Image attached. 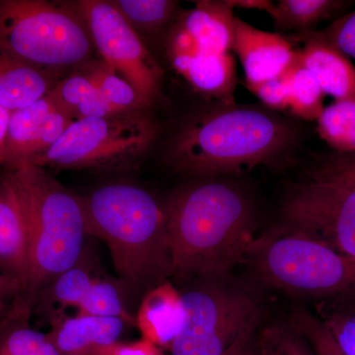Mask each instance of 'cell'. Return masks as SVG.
<instances>
[{
  "instance_id": "6da1fadb",
  "label": "cell",
  "mask_w": 355,
  "mask_h": 355,
  "mask_svg": "<svg viewBox=\"0 0 355 355\" xmlns=\"http://www.w3.org/2000/svg\"><path fill=\"white\" fill-rule=\"evenodd\" d=\"M179 282L226 277L254 240L252 203L237 187L210 181L177 191L163 205Z\"/></svg>"
},
{
  "instance_id": "7a4b0ae2",
  "label": "cell",
  "mask_w": 355,
  "mask_h": 355,
  "mask_svg": "<svg viewBox=\"0 0 355 355\" xmlns=\"http://www.w3.org/2000/svg\"><path fill=\"white\" fill-rule=\"evenodd\" d=\"M80 198L88 235L109 248L125 286L146 293L173 277L164 207L149 191L109 184Z\"/></svg>"
},
{
  "instance_id": "3957f363",
  "label": "cell",
  "mask_w": 355,
  "mask_h": 355,
  "mask_svg": "<svg viewBox=\"0 0 355 355\" xmlns=\"http://www.w3.org/2000/svg\"><path fill=\"white\" fill-rule=\"evenodd\" d=\"M284 121L253 108H229L202 116L175 139L170 159L195 175L249 171L268 162L291 144Z\"/></svg>"
},
{
  "instance_id": "277c9868",
  "label": "cell",
  "mask_w": 355,
  "mask_h": 355,
  "mask_svg": "<svg viewBox=\"0 0 355 355\" xmlns=\"http://www.w3.org/2000/svg\"><path fill=\"white\" fill-rule=\"evenodd\" d=\"M24 197L30 229V277L24 293L37 297L84 253L88 235L83 203L44 168L31 163L9 168Z\"/></svg>"
},
{
  "instance_id": "5b68a950",
  "label": "cell",
  "mask_w": 355,
  "mask_h": 355,
  "mask_svg": "<svg viewBox=\"0 0 355 355\" xmlns=\"http://www.w3.org/2000/svg\"><path fill=\"white\" fill-rule=\"evenodd\" d=\"M246 260L266 286L321 301L355 299V261L286 224L254 238Z\"/></svg>"
},
{
  "instance_id": "8992f818",
  "label": "cell",
  "mask_w": 355,
  "mask_h": 355,
  "mask_svg": "<svg viewBox=\"0 0 355 355\" xmlns=\"http://www.w3.org/2000/svg\"><path fill=\"white\" fill-rule=\"evenodd\" d=\"M94 48L77 4L0 0V51L58 73L87 64Z\"/></svg>"
},
{
  "instance_id": "52a82bcc",
  "label": "cell",
  "mask_w": 355,
  "mask_h": 355,
  "mask_svg": "<svg viewBox=\"0 0 355 355\" xmlns=\"http://www.w3.org/2000/svg\"><path fill=\"white\" fill-rule=\"evenodd\" d=\"M224 279H193L179 291L187 320L170 355H223L240 336L259 330L263 314L259 299Z\"/></svg>"
},
{
  "instance_id": "ba28073f",
  "label": "cell",
  "mask_w": 355,
  "mask_h": 355,
  "mask_svg": "<svg viewBox=\"0 0 355 355\" xmlns=\"http://www.w3.org/2000/svg\"><path fill=\"white\" fill-rule=\"evenodd\" d=\"M156 132L153 121L139 112L78 119L31 164L44 169H120L132 165L150 148Z\"/></svg>"
},
{
  "instance_id": "9c48e42d",
  "label": "cell",
  "mask_w": 355,
  "mask_h": 355,
  "mask_svg": "<svg viewBox=\"0 0 355 355\" xmlns=\"http://www.w3.org/2000/svg\"><path fill=\"white\" fill-rule=\"evenodd\" d=\"M284 224L355 261V181L321 169L284 203Z\"/></svg>"
},
{
  "instance_id": "30bf717a",
  "label": "cell",
  "mask_w": 355,
  "mask_h": 355,
  "mask_svg": "<svg viewBox=\"0 0 355 355\" xmlns=\"http://www.w3.org/2000/svg\"><path fill=\"white\" fill-rule=\"evenodd\" d=\"M77 6L103 62L132 86L142 108L149 107L160 90L164 71L137 30L112 1L83 0Z\"/></svg>"
},
{
  "instance_id": "8fae6325",
  "label": "cell",
  "mask_w": 355,
  "mask_h": 355,
  "mask_svg": "<svg viewBox=\"0 0 355 355\" xmlns=\"http://www.w3.org/2000/svg\"><path fill=\"white\" fill-rule=\"evenodd\" d=\"M91 272L80 258L76 266L46 286L37 300L41 299L44 306L58 303L62 307L77 308L78 314L121 318L135 324V318L128 311L120 287Z\"/></svg>"
},
{
  "instance_id": "7c38bea8",
  "label": "cell",
  "mask_w": 355,
  "mask_h": 355,
  "mask_svg": "<svg viewBox=\"0 0 355 355\" xmlns=\"http://www.w3.org/2000/svg\"><path fill=\"white\" fill-rule=\"evenodd\" d=\"M0 272L27 289L30 229L24 197L11 170L0 177Z\"/></svg>"
},
{
  "instance_id": "4fadbf2b",
  "label": "cell",
  "mask_w": 355,
  "mask_h": 355,
  "mask_svg": "<svg viewBox=\"0 0 355 355\" xmlns=\"http://www.w3.org/2000/svg\"><path fill=\"white\" fill-rule=\"evenodd\" d=\"M232 49L241 60L247 87L279 76L296 51L284 37L261 31L236 16Z\"/></svg>"
},
{
  "instance_id": "5bb4252c",
  "label": "cell",
  "mask_w": 355,
  "mask_h": 355,
  "mask_svg": "<svg viewBox=\"0 0 355 355\" xmlns=\"http://www.w3.org/2000/svg\"><path fill=\"white\" fill-rule=\"evenodd\" d=\"M128 324L116 317L51 315L48 336L60 355H109Z\"/></svg>"
},
{
  "instance_id": "9a60e30c",
  "label": "cell",
  "mask_w": 355,
  "mask_h": 355,
  "mask_svg": "<svg viewBox=\"0 0 355 355\" xmlns=\"http://www.w3.org/2000/svg\"><path fill=\"white\" fill-rule=\"evenodd\" d=\"M183 299L172 284L166 282L147 291L140 303L135 324L142 338L169 350L186 324Z\"/></svg>"
},
{
  "instance_id": "2e32d148",
  "label": "cell",
  "mask_w": 355,
  "mask_h": 355,
  "mask_svg": "<svg viewBox=\"0 0 355 355\" xmlns=\"http://www.w3.org/2000/svg\"><path fill=\"white\" fill-rule=\"evenodd\" d=\"M304 35L299 57L324 94L333 96L336 101L355 99V67L349 58L316 32Z\"/></svg>"
},
{
  "instance_id": "e0dca14e",
  "label": "cell",
  "mask_w": 355,
  "mask_h": 355,
  "mask_svg": "<svg viewBox=\"0 0 355 355\" xmlns=\"http://www.w3.org/2000/svg\"><path fill=\"white\" fill-rule=\"evenodd\" d=\"M57 74L0 51V106L13 112L38 101L58 83Z\"/></svg>"
},
{
  "instance_id": "ac0fdd59",
  "label": "cell",
  "mask_w": 355,
  "mask_h": 355,
  "mask_svg": "<svg viewBox=\"0 0 355 355\" xmlns=\"http://www.w3.org/2000/svg\"><path fill=\"white\" fill-rule=\"evenodd\" d=\"M228 0H203L180 21L190 34L198 51L205 53H230L233 46L234 19Z\"/></svg>"
},
{
  "instance_id": "d6986e66",
  "label": "cell",
  "mask_w": 355,
  "mask_h": 355,
  "mask_svg": "<svg viewBox=\"0 0 355 355\" xmlns=\"http://www.w3.org/2000/svg\"><path fill=\"white\" fill-rule=\"evenodd\" d=\"M36 302L20 294L0 319V355H60L48 334L33 328Z\"/></svg>"
},
{
  "instance_id": "ffe728a7",
  "label": "cell",
  "mask_w": 355,
  "mask_h": 355,
  "mask_svg": "<svg viewBox=\"0 0 355 355\" xmlns=\"http://www.w3.org/2000/svg\"><path fill=\"white\" fill-rule=\"evenodd\" d=\"M174 69L198 92L217 98L232 95L236 84L234 58L231 53H193L170 58Z\"/></svg>"
},
{
  "instance_id": "44dd1931",
  "label": "cell",
  "mask_w": 355,
  "mask_h": 355,
  "mask_svg": "<svg viewBox=\"0 0 355 355\" xmlns=\"http://www.w3.org/2000/svg\"><path fill=\"white\" fill-rule=\"evenodd\" d=\"M58 107L51 91L29 106L10 112L4 164L8 169L20 163L29 162L44 121Z\"/></svg>"
},
{
  "instance_id": "7402d4cb",
  "label": "cell",
  "mask_w": 355,
  "mask_h": 355,
  "mask_svg": "<svg viewBox=\"0 0 355 355\" xmlns=\"http://www.w3.org/2000/svg\"><path fill=\"white\" fill-rule=\"evenodd\" d=\"M288 94V110L304 120H318L324 107V93L316 78L301 62L298 51L284 71Z\"/></svg>"
},
{
  "instance_id": "603a6c76",
  "label": "cell",
  "mask_w": 355,
  "mask_h": 355,
  "mask_svg": "<svg viewBox=\"0 0 355 355\" xmlns=\"http://www.w3.org/2000/svg\"><path fill=\"white\" fill-rule=\"evenodd\" d=\"M340 4L330 0H280L268 14L277 29L307 34L320 21L330 17Z\"/></svg>"
},
{
  "instance_id": "cb8c5ba5",
  "label": "cell",
  "mask_w": 355,
  "mask_h": 355,
  "mask_svg": "<svg viewBox=\"0 0 355 355\" xmlns=\"http://www.w3.org/2000/svg\"><path fill=\"white\" fill-rule=\"evenodd\" d=\"M81 67H83V73L98 92L120 113H137L144 109L132 86L103 60H90Z\"/></svg>"
},
{
  "instance_id": "d4e9b609",
  "label": "cell",
  "mask_w": 355,
  "mask_h": 355,
  "mask_svg": "<svg viewBox=\"0 0 355 355\" xmlns=\"http://www.w3.org/2000/svg\"><path fill=\"white\" fill-rule=\"evenodd\" d=\"M318 132L336 150L355 153V99L324 107L318 118Z\"/></svg>"
},
{
  "instance_id": "484cf974",
  "label": "cell",
  "mask_w": 355,
  "mask_h": 355,
  "mask_svg": "<svg viewBox=\"0 0 355 355\" xmlns=\"http://www.w3.org/2000/svg\"><path fill=\"white\" fill-rule=\"evenodd\" d=\"M321 320L343 355H355V299L320 301Z\"/></svg>"
},
{
  "instance_id": "4316f807",
  "label": "cell",
  "mask_w": 355,
  "mask_h": 355,
  "mask_svg": "<svg viewBox=\"0 0 355 355\" xmlns=\"http://www.w3.org/2000/svg\"><path fill=\"white\" fill-rule=\"evenodd\" d=\"M135 30L151 32L174 15L178 2L171 0H116L112 1Z\"/></svg>"
},
{
  "instance_id": "83f0119b",
  "label": "cell",
  "mask_w": 355,
  "mask_h": 355,
  "mask_svg": "<svg viewBox=\"0 0 355 355\" xmlns=\"http://www.w3.org/2000/svg\"><path fill=\"white\" fill-rule=\"evenodd\" d=\"M257 338L260 355H315L307 340L289 322L259 329Z\"/></svg>"
},
{
  "instance_id": "f1b7e54d",
  "label": "cell",
  "mask_w": 355,
  "mask_h": 355,
  "mask_svg": "<svg viewBox=\"0 0 355 355\" xmlns=\"http://www.w3.org/2000/svg\"><path fill=\"white\" fill-rule=\"evenodd\" d=\"M289 323L304 336L315 355H343L321 320L309 311L294 310Z\"/></svg>"
},
{
  "instance_id": "f546056e",
  "label": "cell",
  "mask_w": 355,
  "mask_h": 355,
  "mask_svg": "<svg viewBox=\"0 0 355 355\" xmlns=\"http://www.w3.org/2000/svg\"><path fill=\"white\" fill-rule=\"evenodd\" d=\"M96 91L97 89L87 77L83 72H77L58 81L51 93L58 106L74 116L77 108L94 94Z\"/></svg>"
},
{
  "instance_id": "4dcf8cb0",
  "label": "cell",
  "mask_w": 355,
  "mask_h": 355,
  "mask_svg": "<svg viewBox=\"0 0 355 355\" xmlns=\"http://www.w3.org/2000/svg\"><path fill=\"white\" fill-rule=\"evenodd\" d=\"M316 33L336 46L347 58L355 60V12L336 21L324 31Z\"/></svg>"
},
{
  "instance_id": "1f68e13d",
  "label": "cell",
  "mask_w": 355,
  "mask_h": 355,
  "mask_svg": "<svg viewBox=\"0 0 355 355\" xmlns=\"http://www.w3.org/2000/svg\"><path fill=\"white\" fill-rule=\"evenodd\" d=\"M248 89L270 108L282 111L288 110V94L284 72L265 83L248 86Z\"/></svg>"
},
{
  "instance_id": "d6a6232c",
  "label": "cell",
  "mask_w": 355,
  "mask_h": 355,
  "mask_svg": "<svg viewBox=\"0 0 355 355\" xmlns=\"http://www.w3.org/2000/svg\"><path fill=\"white\" fill-rule=\"evenodd\" d=\"M120 113L98 91L89 97L85 102L77 108L74 116L78 119L87 118H109V116H119Z\"/></svg>"
},
{
  "instance_id": "836d02e7",
  "label": "cell",
  "mask_w": 355,
  "mask_h": 355,
  "mask_svg": "<svg viewBox=\"0 0 355 355\" xmlns=\"http://www.w3.org/2000/svg\"><path fill=\"white\" fill-rule=\"evenodd\" d=\"M109 355H163V352L157 345L141 338L133 343H119Z\"/></svg>"
},
{
  "instance_id": "e575fe53",
  "label": "cell",
  "mask_w": 355,
  "mask_h": 355,
  "mask_svg": "<svg viewBox=\"0 0 355 355\" xmlns=\"http://www.w3.org/2000/svg\"><path fill=\"white\" fill-rule=\"evenodd\" d=\"M322 169L355 181V153H347L331 159Z\"/></svg>"
},
{
  "instance_id": "d590c367",
  "label": "cell",
  "mask_w": 355,
  "mask_h": 355,
  "mask_svg": "<svg viewBox=\"0 0 355 355\" xmlns=\"http://www.w3.org/2000/svg\"><path fill=\"white\" fill-rule=\"evenodd\" d=\"M257 334L258 331L244 334L223 355H260Z\"/></svg>"
},
{
  "instance_id": "8d00e7d4",
  "label": "cell",
  "mask_w": 355,
  "mask_h": 355,
  "mask_svg": "<svg viewBox=\"0 0 355 355\" xmlns=\"http://www.w3.org/2000/svg\"><path fill=\"white\" fill-rule=\"evenodd\" d=\"M20 294H22V288L19 284L0 272V298L6 302L7 300L13 301Z\"/></svg>"
},
{
  "instance_id": "74e56055",
  "label": "cell",
  "mask_w": 355,
  "mask_h": 355,
  "mask_svg": "<svg viewBox=\"0 0 355 355\" xmlns=\"http://www.w3.org/2000/svg\"><path fill=\"white\" fill-rule=\"evenodd\" d=\"M10 112L0 106V164H6L7 128Z\"/></svg>"
},
{
  "instance_id": "f35d334b",
  "label": "cell",
  "mask_w": 355,
  "mask_h": 355,
  "mask_svg": "<svg viewBox=\"0 0 355 355\" xmlns=\"http://www.w3.org/2000/svg\"><path fill=\"white\" fill-rule=\"evenodd\" d=\"M229 3L233 8L256 9V10H263L270 13L273 6V2L268 0H228Z\"/></svg>"
},
{
  "instance_id": "ab89813d",
  "label": "cell",
  "mask_w": 355,
  "mask_h": 355,
  "mask_svg": "<svg viewBox=\"0 0 355 355\" xmlns=\"http://www.w3.org/2000/svg\"><path fill=\"white\" fill-rule=\"evenodd\" d=\"M7 308H8V305L6 304V301L0 298V319L3 316L4 313L6 312Z\"/></svg>"
}]
</instances>
